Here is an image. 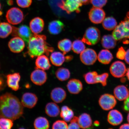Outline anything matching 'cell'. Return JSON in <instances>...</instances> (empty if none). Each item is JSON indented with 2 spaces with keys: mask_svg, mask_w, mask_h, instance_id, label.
<instances>
[{
  "mask_svg": "<svg viewBox=\"0 0 129 129\" xmlns=\"http://www.w3.org/2000/svg\"><path fill=\"white\" fill-rule=\"evenodd\" d=\"M67 87L69 91L72 94H78L83 89L81 81L77 79H72L68 83Z\"/></svg>",
  "mask_w": 129,
  "mask_h": 129,
  "instance_id": "16",
  "label": "cell"
},
{
  "mask_svg": "<svg viewBox=\"0 0 129 129\" xmlns=\"http://www.w3.org/2000/svg\"><path fill=\"white\" fill-rule=\"evenodd\" d=\"M83 5L80 0H61L58 6L68 14L74 12H80V7Z\"/></svg>",
  "mask_w": 129,
  "mask_h": 129,
  "instance_id": "5",
  "label": "cell"
},
{
  "mask_svg": "<svg viewBox=\"0 0 129 129\" xmlns=\"http://www.w3.org/2000/svg\"><path fill=\"white\" fill-rule=\"evenodd\" d=\"M125 53L126 51L123 48H120L117 53V57L121 60H123L125 58Z\"/></svg>",
  "mask_w": 129,
  "mask_h": 129,
  "instance_id": "42",
  "label": "cell"
},
{
  "mask_svg": "<svg viewBox=\"0 0 129 129\" xmlns=\"http://www.w3.org/2000/svg\"><path fill=\"white\" fill-rule=\"evenodd\" d=\"M44 24V21L42 19L38 17H35L30 21V28L34 34H38L42 31Z\"/></svg>",
  "mask_w": 129,
  "mask_h": 129,
  "instance_id": "15",
  "label": "cell"
},
{
  "mask_svg": "<svg viewBox=\"0 0 129 129\" xmlns=\"http://www.w3.org/2000/svg\"><path fill=\"white\" fill-rule=\"evenodd\" d=\"M38 1H42V0H38Z\"/></svg>",
  "mask_w": 129,
  "mask_h": 129,
  "instance_id": "53",
  "label": "cell"
},
{
  "mask_svg": "<svg viewBox=\"0 0 129 129\" xmlns=\"http://www.w3.org/2000/svg\"><path fill=\"white\" fill-rule=\"evenodd\" d=\"M12 35L13 36H19L24 41L28 43L33 35L30 28L25 25L20 26L18 28L13 27Z\"/></svg>",
  "mask_w": 129,
  "mask_h": 129,
  "instance_id": "7",
  "label": "cell"
},
{
  "mask_svg": "<svg viewBox=\"0 0 129 129\" xmlns=\"http://www.w3.org/2000/svg\"><path fill=\"white\" fill-rule=\"evenodd\" d=\"M115 97L119 101L125 100L129 96V90L124 85H119L114 90Z\"/></svg>",
  "mask_w": 129,
  "mask_h": 129,
  "instance_id": "21",
  "label": "cell"
},
{
  "mask_svg": "<svg viewBox=\"0 0 129 129\" xmlns=\"http://www.w3.org/2000/svg\"><path fill=\"white\" fill-rule=\"evenodd\" d=\"M20 76L18 73L9 74L7 75V84L9 87L14 91H17L20 88L19 82Z\"/></svg>",
  "mask_w": 129,
  "mask_h": 129,
  "instance_id": "18",
  "label": "cell"
},
{
  "mask_svg": "<svg viewBox=\"0 0 129 129\" xmlns=\"http://www.w3.org/2000/svg\"><path fill=\"white\" fill-rule=\"evenodd\" d=\"M127 18L129 20V12L127 13Z\"/></svg>",
  "mask_w": 129,
  "mask_h": 129,
  "instance_id": "51",
  "label": "cell"
},
{
  "mask_svg": "<svg viewBox=\"0 0 129 129\" xmlns=\"http://www.w3.org/2000/svg\"><path fill=\"white\" fill-rule=\"evenodd\" d=\"M96 72H88L83 75V77L85 82L89 84H94L96 83V77L98 75Z\"/></svg>",
  "mask_w": 129,
  "mask_h": 129,
  "instance_id": "35",
  "label": "cell"
},
{
  "mask_svg": "<svg viewBox=\"0 0 129 129\" xmlns=\"http://www.w3.org/2000/svg\"><path fill=\"white\" fill-rule=\"evenodd\" d=\"M122 114L116 110H113L109 113L108 116V121L109 123L114 126L120 125L123 121Z\"/></svg>",
  "mask_w": 129,
  "mask_h": 129,
  "instance_id": "19",
  "label": "cell"
},
{
  "mask_svg": "<svg viewBox=\"0 0 129 129\" xmlns=\"http://www.w3.org/2000/svg\"><path fill=\"white\" fill-rule=\"evenodd\" d=\"M109 76V74L106 73L101 75H98L96 77L97 83H100L103 86H106L107 85V79Z\"/></svg>",
  "mask_w": 129,
  "mask_h": 129,
  "instance_id": "38",
  "label": "cell"
},
{
  "mask_svg": "<svg viewBox=\"0 0 129 129\" xmlns=\"http://www.w3.org/2000/svg\"><path fill=\"white\" fill-rule=\"evenodd\" d=\"M13 27L7 22L0 23V38H5L12 33Z\"/></svg>",
  "mask_w": 129,
  "mask_h": 129,
  "instance_id": "29",
  "label": "cell"
},
{
  "mask_svg": "<svg viewBox=\"0 0 129 129\" xmlns=\"http://www.w3.org/2000/svg\"><path fill=\"white\" fill-rule=\"evenodd\" d=\"M112 35L117 41L129 39V20L122 21L114 29Z\"/></svg>",
  "mask_w": 129,
  "mask_h": 129,
  "instance_id": "3",
  "label": "cell"
},
{
  "mask_svg": "<svg viewBox=\"0 0 129 129\" xmlns=\"http://www.w3.org/2000/svg\"><path fill=\"white\" fill-rule=\"evenodd\" d=\"M23 12L18 8L13 7L6 13V18L8 22L13 25H17L21 23L24 20Z\"/></svg>",
  "mask_w": 129,
  "mask_h": 129,
  "instance_id": "6",
  "label": "cell"
},
{
  "mask_svg": "<svg viewBox=\"0 0 129 129\" xmlns=\"http://www.w3.org/2000/svg\"><path fill=\"white\" fill-rule=\"evenodd\" d=\"M113 58V57L112 53L107 49L102 50L100 51L98 56L99 62L104 64H109Z\"/></svg>",
  "mask_w": 129,
  "mask_h": 129,
  "instance_id": "26",
  "label": "cell"
},
{
  "mask_svg": "<svg viewBox=\"0 0 129 129\" xmlns=\"http://www.w3.org/2000/svg\"><path fill=\"white\" fill-rule=\"evenodd\" d=\"M100 32L96 27H90L87 29L84 35L82 41L89 45L96 44L100 39Z\"/></svg>",
  "mask_w": 129,
  "mask_h": 129,
  "instance_id": "4",
  "label": "cell"
},
{
  "mask_svg": "<svg viewBox=\"0 0 129 129\" xmlns=\"http://www.w3.org/2000/svg\"><path fill=\"white\" fill-rule=\"evenodd\" d=\"M124 59L126 62L129 64V49L126 51Z\"/></svg>",
  "mask_w": 129,
  "mask_h": 129,
  "instance_id": "44",
  "label": "cell"
},
{
  "mask_svg": "<svg viewBox=\"0 0 129 129\" xmlns=\"http://www.w3.org/2000/svg\"><path fill=\"white\" fill-rule=\"evenodd\" d=\"M78 123L80 128H88L92 125V120L89 114L86 113H83L78 117Z\"/></svg>",
  "mask_w": 129,
  "mask_h": 129,
  "instance_id": "24",
  "label": "cell"
},
{
  "mask_svg": "<svg viewBox=\"0 0 129 129\" xmlns=\"http://www.w3.org/2000/svg\"><path fill=\"white\" fill-rule=\"evenodd\" d=\"M7 4L9 5H12L13 4V0H8L7 1Z\"/></svg>",
  "mask_w": 129,
  "mask_h": 129,
  "instance_id": "47",
  "label": "cell"
},
{
  "mask_svg": "<svg viewBox=\"0 0 129 129\" xmlns=\"http://www.w3.org/2000/svg\"><path fill=\"white\" fill-rule=\"evenodd\" d=\"M13 125V120L6 118H0V129H10Z\"/></svg>",
  "mask_w": 129,
  "mask_h": 129,
  "instance_id": "36",
  "label": "cell"
},
{
  "mask_svg": "<svg viewBox=\"0 0 129 129\" xmlns=\"http://www.w3.org/2000/svg\"><path fill=\"white\" fill-rule=\"evenodd\" d=\"M102 25L104 28L108 30H114L117 25L116 20L114 18L108 17L104 19L102 22Z\"/></svg>",
  "mask_w": 129,
  "mask_h": 129,
  "instance_id": "33",
  "label": "cell"
},
{
  "mask_svg": "<svg viewBox=\"0 0 129 129\" xmlns=\"http://www.w3.org/2000/svg\"><path fill=\"white\" fill-rule=\"evenodd\" d=\"M82 4L84 5H87L90 3V0H80Z\"/></svg>",
  "mask_w": 129,
  "mask_h": 129,
  "instance_id": "46",
  "label": "cell"
},
{
  "mask_svg": "<svg viewBox=\"0 0 129 129\" xmlns=\"http://www.w3.org/2000/svg\"><path fill=\"white\" fill-rule=\"evenodd\" d=\"M34 125L35 128L36 129H48L50 127L49 121L44 117L37 118L34 121Z\"/></svg>",
  "mask_w": 129,
  "mask_h": 129,
  "instance_id": "31",
  "label": "cell"
},
{
  "mask_svg": "<svg viewBox=\"0 0 129 129\" xmlns=\"http://www.w3.org/2000/svg\"><path fill=\"white\" fill-rule=\"evenodd\" d=\"M64 27V23L60 20H53L48 24V31L51 34L57 35L62 31Z\"/></svg>",
  "mask_w": 129,
  "mask_h": 129,
  "instance_id": "20",
  "label": "cell"
},
{
  "mask_svg": "<svg viewBox=\"0 0 129 129\" xmlns=\"http://www.w3.org/2000/svg\"><path fill=\"white\" fill-rule=\"evenodd\" d=\"M8 46L10 51L14 53H20L25 47L24 40L19 37H15L11 39L8 43Z\"/></svg>",
  "mask_w": 129,
  "mask_h": 129,
  "instance_id": "13",
  "label": "cell"
},
{
  "mask_svg": "<svg viewBox=\"0 0 129 129\" xmlns=\"http://www.w3.org/2000/svg\"><path fill=\"white\" fill-rule=\"evenodd\" d=\"M19 7L23 8H28L31 5L32 0H16Z\"/></svg>",
  "mask_w": 129,
  "mask_h": 129,
  "instance_id": "40",
  "label": "cell"
},
{
  "mask_svg": "<svg viewBox=\"0 0 129 129\" xmlns=\"http://www.w3.org/2000/svg\"><path fill=\"white\" fill-rule=\"evenodd\" d=\"M105 13L101 8L93 7L89 12V18L92 23L98 24L102 23L105 17Z\"/></svg>",
  "mask_w": 129,
  "mask_h": 129,
  "instance_id": "10",
  "label": "cell"
},
{
  "mask_svg": "<svg viewBox=\"0 0 129 129\" xmlns=\"http://www.w3.org/2000/svg\"><path fill=\"white\" fill-rule=\"evenodd\" d=\"M78 117L74 116L70 121V123L68 125V129L80 128L78 123Z\"/></svg>",
  "mask_w": 129,
  "mask_h": 129,
  "instance_id": "41",
  "label": "cell"
},
{
  "mask_svg": "<svg viewBox=\"0 0 129 129\" xmlns=\"http://www.w3.org/2000/svg\"><path fill=\"white\" fill-rule=\"evenodd\" d=\"M53 129H68V125L64 120H58L53 124Z\"/></svg>",
  "mask_w": 129,
  "mask_h": 129,
  "instance_id": "37",
  "label": "cell"
},
{
  "mask_svg": "<svg viewBox=\"0 0 129 129\" xmlns=\"http://www.w3.org/2000/svg\"><path fill=\"white\" fill-rule=\"evenodd\" d=\"M72 43L70 40L64 39L59 41L58 43V47L64 55L71 50Z\"/></svg>",
  "mask_w": 129,
  "mask_h": 129,
  "instance_id": "28",
  "label": "cell"
},
{
  "mask_svg": "<svg viewBox=\"0 0 129 129\" xmlns=\"http://www.w3.org/2000/svg\"><path fill=\"white\" fill-rule=\"evenodd\" d=\"M45 112L49 116L55 117L60 113V109L59 106L56 103L50 102L48 103L45 107Z\"/></svg>",
  "mask_w": 129,
  "mask_h": 129,
  "instance_id": "25",
  "label": "cell"
},
{
  "mask_svg": "<svg viewBox=\"0 0 129 129\" xmlns=\"http://www.w3.org/2000/svg\"><path fill=\"white\" fill-rule=\"evenodd\" d=\"M100 106L103 109L108 111L112 109L115 107L117 101L115 97L108 93L102 95L99 101Z\"/></svg>",
  "mask_w": 129,
  "mask_h": 129,
  "instance_id": "8",
  "label": "cell"
},
{
  "mask_svg": "<svg viewBox=\"0 0 129 129\" xmlns=\"http://www.w3.org/2000/svg\"><path fill=\"white\" fill-rule=\"evenodd\" d=\"M94 124L96 126H98L99 125V122L98 121H96L94 122Z\"/></svg>",
  "mask_w": 129,
  "mask_h": 129,
  "instance_id": "49",
  "label": "cell"
},
{
  "mask_svg": "<svg viewBox=\"0 0 129 129\" xmlns=\"http://www.w3.org/2000/svg\"><path fill=\"white\" fill-rule=\"evenodd\" d=\"M80 58L83 63L85 65L90 66L95 63L97 59L98 56L94 50L88 48L81 53Z\"/></svg>",
  "mask_w": 129,
  "mask_h": 129,
  "instance_id": "9",
  "label": "cell"
},
{
  "mask_svg": "<svg viewBox=\"0 0 129 129\" xmlns=\"http://www.w3.org/2000/svg\"><path fill=\"white\" fill-rule=\"evenodd\" d=\"M30 77L32 82L38 85L44 84L47 79L46 72L44 70L38 69H35L31 73Z\"/></svg>",
  "mask_w": 129,
  "mask_h": 129,
  "instance_id": "12",
  "label": "cell"
},
{
  "mask_svg": "<svg viewBox=\"0 0 129 129\" xmlns=\"http://www.w3.org/2000/svg\"><path fill=\"white\" fill-rule=\"evenodd\" d=\"M123 108L125 111L129 112V96L124 102Z\"/></svg>",
  "mask_w": 129,
  "mask_h": 129,
  "instance_id": "43",
  "label": "cell"
},
{
  "mask_svg": "<svg viewBox=\"0 0 129 129\" xmlns=\"http://www.w3.org/2000/svg\"><path fill=\"white\" fill-rule=\"evenodd\" d=\"M60 116L66 122H70L74 117V113L68 106H64L61 108Z\"/></svg>",
  "mask_w": 129,
  "mask_h": 129,
  "instance_id": "30",
  "label": "cell"
},
{
  "mask_svg": "<svg viewBox=\"0 0 129 129\" xmlns=\"http://www.w3.org/2000/svg\"><path fill=\"white\" fill-rule=\"evenodd\" d=\"M72 48L74 52L80 54L85 49V46L84 43L82 40H77L73 43Z\"/></svg>",
  "mask_w": 129,
  "mask_h": 129,
  "instance_id": "34",
  "label": "cell"
},
{
  "mask_svg": "<svg viewBox=\"0 0 129 129\" xmlns=\"http://www.w3.org/2000/svg\"><path fill=\"white\" fill-rule=\"evenodd\" d=\"M127 121H128V123H129V113L128 114V116H127Z\"/></svg>",
  "mask_w": 129,
  "mask_h": 129,
  "instance_id": "50",
  "label": "cell"
},
{
  "mask_svg": "<svg viewBox=\"0 0 129 129\" xmlns=\"http://www.w3.org/2000/svg\"><path fill=\"white\" fill-rule=\"evenodd\" d=\"M46 39V36L44 35H32L28 43L27 54L32 58L45 54L49 56L54 49L47 42Z\"/></svg>",
  "mask_w": 129,
  "mask_h": 129,
  "instance_id": "2",
  "label": "cell"
},
{
  "mask_svg": "<svg viewBox=\"0 0 129 129\" xmlns=\"http://www.w3.org/2000/svg\"><path fill=\"white\" fill-rule=\"evenodd\" d=\"M55 75L58 79L60 81H63L68 79L70 77L71 73L68 69L61 67L56 71Z\"/></svg>",
  "mask_w": 129,
  "mask_h": 129,
  "instance_id": "32",
  "label": "cell"
},
{
  "mask_svg": "<svg viewBox=\"0 0 129 129\" xmlns=\"http://www.w3.org/2000/svg\"><path fill=\"white\" fill-rule=\"evenodd\" d=\"M38 100V97L34 93L27 92L22 95L21 103L24 107L32 109L36 106Z\"/></svg>",
  "mask_w": 129,
  "mask_h": 129,
  "instance_id": "14",
  "label": "cell"
},
{
  "mask_svg": "<svg viewBox=\"0 0 129 129\" xmlns=\"http://www.w3.org/2000/svg\"><path fill=\"white\" fill-rule=\"evenodd\" d=\"M120 129H129V123L124 124L122 125L119 128Z\"/></svg>",
  "mask_w": 129,
  "mask_h": 129,
  "instance_id": "45",
  "label": "cell"
},
{
  "mask_svg": "<svg viewBox=\"0 0 129 129\" xmlns=\"http://www.w3.org/2000/svg\"><path fill=\"white\" fill-rule=\"evenodd\" d=\"M67 57H65L64 54L58 51L52 52L50 56L51 63L56 67H60L67 60Z\"/></svg>",
  "mask_w": 129,
  "mask_h": 129,
  "instance_id": "23",
  "label": "cell"
},
{
  "mask_svg": "<svg viewBox=\"0 0 129 129\" xmlns=\"http://www.w3.org/2000/svg\"><path fill=\"white\" fill-rule=\"evenodd\" d=\"M126 75L127 78H128V79L129 80V68L127 69Z\"/></svg>",
  "mask_w": 129,
  "mask_h": 129,
  "instance_id": "48",
  "label": "cell"
},
{
  "mask_svg": "<svg viewBox=\"0 0 129 129\" xmlns=\"http://www.w3.org/2000/svg\"><path fill=\"white\" fill-rule=\"evenodd\" d=\"M110 71L113 76L116 78H120L125 75L127 69L124 63L118 61L114 62L112 64Z\"/></svg>",
  "mask_w": 129,
  "mask_h": 129,
  "instance_id": "11",
  "label": "cell"
},
{
  "mask_svg": "<svg viewBox=\"0 0 129 129\" xmlns=\"http://www.w3.org/2000/svg\"><path fill=\"white\" fill-rule=\"evenodd\" d=\"M1 7H2L1 4V2H0V10H1Z\"/></svg>",
  "mask_w": 129,
  "mask_h": 129,
  "instance_id": "52",
  "label": "cell"
},
{
  "mask_svg": "<svg viewBox=\"0 0 129 129\" xmlns=\"http://www.w3.org/2000/svg\"><path fill=\"white\" fill-rule=\"evenodd\" d=\"M37 68L43 70H47L50 68L51 65L47 56L42 55L38 56L35 61Z\"/></svg>",
  "mask_w": 129,
  "mask_h": 129,
  "instance_id": "22",
  "label": "cell"
},
{
  "mask_svg": "<svg viewBox=\"0 0 129 129\" xmlns=\"http://www.w3.org/2000/svg\"><path fill=\"white\" fill-rule=\"evenodd\" d=\"M67 96V93L65 90L60 87L54 88L51 93V99L57 104L62 102L66 99Z\"/></svg>",
  "mask_w": 129,
  "mask_h": 129,
  "instance_id": "17",
  "label": "cell"
},
{
  "mask_svg": "<svg viewBox=\"0 0 129 129\" xmlns=\"http://www.w3.org/2000/svg\"><path fill=\"white\" fill-rule=\"evenodd\" d=\"M17 97L7 93L0 96V118L14 120L20 118L23 113V107Z\"/></svg>",
  "mask_w": 129,
  "mask_h": 129,
  "instance_id": "1",
  "label": "cell"
},
{
  "mask_svg": "<svg viewBox=\"0 0 129 129\" xmlns=\"http://www.w3.org/2000/svg\"><path fill=\"white\" fill-rule=\"evenodd\" d=\"M116 41L112 35H106L103 37L101 44L103 47L106 49H112L116 46Z\"/></svg>",
  "mask_w": 129,
  "mask_h": 129,
  "instance_id": "27",
  "label": "cell"
},
{
  "mask_svg": "<svg viewBox=\"0 0 129 129\" xmlns=\"http://www.w3.org/2000/svg\"><path fill=\"white\" fill-rule=\"evenodd\" d=\"M108 0H90V3L93 7L102 8L105 5Z\"/></svg>",
  "mask_w": 129,
  "mask_h": 129,
  "instance_id": "39",
  "label": "cell"
}]
</instances>
